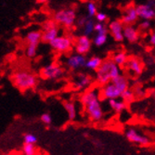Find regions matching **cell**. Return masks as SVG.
<instances>
[{"mask_svg": "<svg viewBox=\"0 0 155 155\" xmlns=\"http://www.w3.org/2000/svg\"><path fill=\"white\" fill-rule=\"evenodd\" d=\"M11 80L14 86L21 91L34 88L38 84V79L35 74L24 71L14 73L11 76Z\"/></svg>", "mask_w": 155, "mask_h": 155, "instance_id": "cell-3", "label": "cell"}, {"mask_svg": "<svg viewBox=\"0 0 155 155\" xmlns=\"http://www.w3.org/2000/svg\"><path fill=\"white\" fill-rule=\"evenodd\" d=\"M125 136L127 137V139L131 142L140 144V145H148L150 143V139L149 137L139 135L135 129H128L125 133Z\"/></svg>", "mask_w": 155, "mask_h": 155, "instance_id": "cell-11", "label": "cell"}, {"mask_svg": "<svg viewBox=\"0 0 155 155\" xmlns=\"http://www.w3.org/2000/svg\"><path fill=\"white\" fill-rule=\"evenodd\" d=\"M88 17H86V16H83V17H80L78 20H77V25L79 27H84V25H86L87 21H88Z\"/></svg>", "mask_w": 155, "mask_h": 155, "instance_id": "cell-34", "label": "cell"}, {"mask_svg": "<svg viewBox=\"0 0 155 155\" xmlns=\"http://www.w3.org/2000/svg\"><path fill=\"white\" fill-rule=\"evenodd\" d=\"M126 67H127L130 71L135 74H141L142 73V64L136 58H130L126 61Z\"/></svg>", "mask_w": 155, "mask_h": 155, "instance_id": "cell-15", "label": "cell"}, {"mask_svg": "<svg viewBox=\"0 0 155 155\" xmlns=\"http://www.w3.org/2000/svg\"><path fill=\"white\" fill-rule=\"evenodd\" d=\"M150 43L155 47V33H152L150 36Z\"/></svg>", "mask_w": 155, "mask_h": 155, "instance_id": "cell-37", "label": "cell"}, {"mask_svg": "<svg viewBox=\"0 0 155 155\" xmlns=\"http://www.w3.org/2000/svg\"><path fill=\"white\" fill-rule=\"evenodd\" d=\"M37 46L38 45H34V44H29L27 46L26 48V55L29 58H34L36 55V50H37Z\"/></svg>", "mask_w": 155, "mask_h": 155, "instance_id": "cell-30", "label": "cell"}, {"mask_svg": "<svg viewBox=\"0 0 155 155\" xmlns=\"http://www.w3.org/2000/svg\"><path fill=\"white\" fill-rule=\"evenodd\" d=\"M50 47L59 52H67L73 47V39L68 36H58L49 43Z\"/></svg>", "mask_w": 155, "mask_h": 155, "instance_id": "cell-6", "label": "cell"}, {"mask_svg": "<svg viewBox=\"0 0 155 155\" xmlns=\"http://www.w3.org/2000/svg\"><path fill=\"white\" fill-rule=\"evenodd\" d=\"M96 19H97V21L98 22L102 23L103 21H105L107 20V15H106L105 13H103V12H97L96 14Z\"/></svg>", "mask_w": 155, "mask_h": 155, "instance_id": "cell-33", "label": "cell"}, {"mask_svg": "<svg viewBox=\"0 0 155 155\" xmlns=\"http://www.w3.org/2000/svg\"><path fill=\"white\" fill-rule=\"evenodd\" d=\"M63 74V69L58 64H49L46 67H43L40 71V75L42 78L48 80H55L61 77Z\"/></svg>", "mask_w": 155, "mask_h": 155, "instance_id": "cell-5", "label": "cell"}, {"mask_svg": "<svg viewBox=\"0 0 155 155\" xmlns=\"http://www.w3.org/2000/svg\"><path fill=\"white\" fill-rule=\"evenodd\" d=\"M127 56L124 52H118L116 53L114 58H112V61H114L117 66H123L127 61Z\"/></svg>", "mask_w": 155, "mask_h": 155, "instance_id": "cell-24", "label": "cell"}, {"mask_svg": "<svg viewBox=\"0 0 155 155\" xmlns=\"http://www.w3.org/2000/svg\"><path fill=\"white\" fill-rule=\"evenodd\" d=\"M104 29H106V27L103 23L101 22H96L95 23V28H94V31H96L97 33H100L101 31H103Z\"/></svg>", "mask_w": 155, "mask_h": 155, "instance_id": "cell-35", "label": "cell"}, {"mask_svg": "<svg viewBox=\"0 0 155 155\" xmlns=\"http://www.w3.org/2000/svg\"><path fill=\"white\" fill-rule=\"evenodd\" d=\"M102 63V60L98 57H92L90 58L88 61H87V63H86V67L87 69H90V70H97L100 68V66L101 65Z\"/></svg>", "mask_w": 155, "mask_h": 155, "instance_id": "cell-23", "label": "cell"}, {"mask_svg": "<svg viewBox=\"0 0 155 155\" xmlns=\"http://www.w3.org/2000/svg\"><path fill=\"white\" fill-rule=\"evenodd\" d=\"M63 106L68 114V117L70 120H74L76 117V109L75 105L73 101H64Z\"/></svg>", "mask_w": 155, "mask_h": 155, "instance_id": "cell-22", "label": "cell"}, {"mask_svg": "<svg viewBox=\"0 0 155 155\" xmlns=\"http://www.w3.org/2000/svg\"><path fill=\"white\" fill-rule=\"evenodd\" d=\"M40 118H41V121L45 124H50L52 123V117L49 114H43Z\"/></svg>", "mask_w": 155, "mask_h": 155, "instance_id": "cell-32", "label": "cell"}, {"mask_svg": "<svg viewBox=\"0 0 155 155\" xmlns=\"http://www.w3.org/2000/svg\"><path fill=\"white\" fill-rule=\"evenodd\" d=\"M90 83H91V79H90V77L88 75L81 74L78 75V78L74 83L73 87L75 90H81V89H83L84 87H88L90 84Z\"/></svg>", "mask_w": 155, "mask_h": 155, "instance_id": "cell-14", "label": "cell"}, {"mask_svg": "<svg viewBox=\"0 0 155 155\" xmlns=\"http://www.w3.org/2000/svg\"><path fill=\"white\" fill-rule=\"evenodd\" d=\"M91 48V41L87 36H79L75 41V50L78 55L87 54Z\"/></svg>", "mask_w": 155, "mask_h": 155, "instance_id": "cell-9", "label": "cell"}, {"mask_svg": "<svg viewBox=\"0 0 155 155\" xmlns=\"http://www.w3.org/2000/svg\"><path fill=\"white\" fill-rule=\"evenodd\" d=\"M81 101L86 107L89 117L93 121H98L102 118L103 111L98 100V95L95 90H89L82 95Z\"/></svg>", "mask_w": 155, "mask_h": 155, "instance_id": "cell-1", "label": "cell"}, {"mask_svg": "<svg viewBox=\"0 0 155 155\" xmlns=\"http://www.w3.org/2000/svg\"><path fill=\"white\" fill-rule=\"evenodd\" d=\"M124 38L128 40L131 43H134L138 39V33L135 28L131 25H125L124 26Z\"/></svg>", "mask_w": 155, "mask_h": 155, "instance_id": "cell-16", "label": "cell"}, {"mask_svg": "<svg viewBox=\"0 0 155 155\" xmlns=\"http://www.w3.org/2000/svg\"><path fill=\"white\" fill-rule=\"evenodd\" d=\"M122 101L125 103V102H130L133 101L134 98V93L130 90V89H126L125 91H124L122 94H121V97Z\"/></svg>", "mask_w": 155, "mask_h": 155, "instance_id": "cell-28", "label": "cell"}, {"mask_svg": "<svg viewBox=\"0 0 155 155\" xmlns=\"http://www.w3.org/2000/svg\"><path fill=\"white\" fill-rule=\"evenodd\" d=\"M110 83L114 84V86L120 90L121 93H123L126 89H128V82L126 80V78L123 75H119L118 77L112 79L110 81Z\"/></svg>", "mask_w": 155, "mask_h": 155, "instance_id": "cell-18", "label": "cell"}, {"mask_svg": "<svg viewBox=\"0 0 155 155\" xmlns=\"http://www.w3.org/2000/svg\"><path fill=\"white\" fill-rule=\"evenodd\" d=\"M137 14L138 18H141L144 21H150L155 18V9L150 7L148 4H140L136 7Z\"/></svg>", "mask_w": 155, "mask_h": 155, "instance_id": "cell-8", "label": "cell"}, {"mask_svg": "<svg viewBox=\"0 0 155 155\" xmlns=\"http://www.w3.org/2000/svg\"><path fill=\"white\" fill-rule=\"evenodd\" d=\"M86 63H87L86 58H84L83 55H78V54L71 56L67 61L68 66L73 70H76V69H79L82 67H86Z\"/></svg>", "mask_w": 155, "mask_h": 155, "instance_id": "cell-12", "label": "cell"}, {"mask_svg": "<svg viewBox=\"0 0 155 155\" xmlns=\"http://www.w3.org/2000/svg\"><path fill=\"white\" fill-rule=\"evenodd\" d=\"M87 13H88V18L96 16L97 12V6L94 2H88L87 5Z\"/></svg>", "mask_w": 155, "mask_h": 155, "instance_id": "cell-31", "label": "cell"}, {"mask_svg": "<svg viewBox=\"0 0 155 155\" xmlns=\"http://www.w3.org/2000/svg\"><path fill=\"white\" fill-rule=\"evenodd\" d=\"M137 18L138 17H137V14L136 7L129 6L124 10V13L123 18H122V21H123V23H124L126 25H130V24L136 22Z\"/></svg>", "mask_w": 155, "mask_h": 155, "instance_id": "cell-13", "label": "cell"}, {"mask_svg": "<svg viewBox=\"0 0 155 155\" xmlns=\"http://www.w3.org/2000/svg\"><path fill=\"white\" fill-rule=\"evenodd\" d=\"M58 27H59V24L54 20H47L42 23V29H43V32H46V31H48L51 29H55V28H58Z\"/></svg>", "mask_w": 155, "mask_h": 155, "instance_id": "cell-25", "label": "cell"}, {"mask_svg": "<svg viewBox=\"0 0 155 155\" xmlns=\"http://www.w3.org/2000/svg\"><path fill=\"white\" fill-rule=\"evenodd\" d=\"M109 105L115 112H121L126 107V104L122 100H119V98H116V100H110Z\"/></svg>", "mask_w": 155, "mask_h": 155, "instance_id": "cell-21", "label": "cell"}, {"mask_svg": "<svg viewBox=\"0 0 155 155\" xmlns=\"http://www.w3.org/2000/svg\"><path fill=\"white\" fill-rule=\"evenodd\" d=\"M121 94L122 93L120 92V90L110 82L104 84L101 88V96L103 97V98H106L109 101L119 98L121 97Z\"/></svg>", "mask_w": 155, "mask_h": 155, "instance_id": "cell-7", "label": "cell"}, {"mask_svg": "<svg viewBox=\"0 0 155 155\" xmlns=\"http://www.w3.org/2000/svg\"><path fill=\"white\" fill-rule=\"evenodd\" d=\"M42 38V33L40 31H32L26 36V40L29 44H34V45H38L39 42L41 41Z\"/></svg>", "mask_w": 155, "mask_h": 155, "instance_id": "cell-20", "label": "cell"}, {"mask_svg": "<svg viewBox=\"0 0 155 155\" xmlns=\"http://www.w3.org/2000/svg\"><path fill=\"white\" fill-rule=\"evenodd\" d=\"M23 140H24L25 144H33V145H35L37 142L38 138L34 134H30L29 133V134H25L23 136Z\"/></svg>", "mask_w": 155, "mask_h": 155, "instance_id": "cell-29", "label": "cell"}, {"mask_svg": "<svg viewBox=\"0 0 155 155\" xmlns=\"http://www.w3.org/2000/svg\"><path fill=\"white\" fill-rule=\"evenodd\" d=\"M94 28H95V22H94V21L88 20L87 21L86 25L84 26V35L88 37V35H90L93 33Z\"/></svg>", "mask_w": 155, "mask_h": 155, "instance_id": "cell-26", "label": "cell"}, {"mask_svg": "<svg viewBox=\"0 0 155 155\" xmlns=\"http://www.w3.org/2000/svg\"><path fill=\"white\" fill-rule=\"evenodd\" d=\"M59 33H60V28H55V29H51L46 32L42 33V38L41 41L45 42V43H50L52 40H54L55 38H57L59 36Z\"/></svg>", "mask_w": 155, "mask_h": 155, "instance_id": "cell-17", "label": "cell"}, {"mask_svg": "<svg viewBox=\"0 0 155 155\" xmlns=\"http://www.w3.org/2000/svg\"><path fill=\"white\" fill-rule=\"evenodd\" d=\"M119 75H121L120 68L112 61V60H106L102 61L100 68L97 70V80L103 86Z\"/></svg>", "mask_w": 155, "mask_h": 155, "instance_id": "cell-2", "label": "cell"}, {"mask_svg": "<svg viewBox=\"0 0 155 155\" xmlns=\"http://www.w3.org/2000/svg\"><path fill=\"white\" fill-rule=\"evenodd\" d=\"M109 31L116 41L124 40V25L120 21H112L109 24Z\"/></svg>", "mask_w": 155, "mask_h": 155, "instance_id": "cell-10", "label": "cell"}, {"mask_svg": "<svg viewBox=\"0 0 155 155\" xmlns=\"http://www.w3.org/2000/svg\"><path fill=\"white\" fill-rule=\"evenodd\" d=\"M22 152L23 155H35L36 154V148L33 144H23L22 146Z\"/></svg>", "mask_w": 155, "mask_h": 155, "instance_id": "cell-27", "label": "cell"}, {"mask_svg": "<svg viewBox=\"0 0 155 155\" xmlns=\"http://www.w3.org/2000/svg\"><path fill=\"white\" fill-rule=\"evenodd\" d=\"M150 27V21H143L140 23V29L142 30H148Z\"/></svg>", "mask_w": 155, "mask_h": 155, "instance_id": "cell-36", "label": "cell"}, {"mask_svg": "<svg viewBox=\"0 0 155 155\" xmlns=\"http://www.w3.org/2000/svg\"><path fill=\"white\" fill-rule=\"evenodd\" d=\"M108 39V30L107 28L104 29L103 31L97 33V35L94 37V44L97 47H101L103 45H105V43L107 42Z\"/></svg>", "mask_w": 155, "mask_h": 155, "instance_id": "cell-19", "label": "cell"}, {"mask_svg": "<svg viewBox=\"0 0 155 155\" xmlns=\"http://www.w3.org/2000/svg\"><path fill=\"white\" fill-rule=\"evenodd\" d=\"M75 11L73 8H65L58 10L53 15V20L56 22L65 27H72L75 21Z\"/></svg>", "mask_w": 155, "mask_h": 155, "instance_id": "cell-4", "label": "cell"}, {"mask_svg": "<svg viewBox=\"0 0 155 155\" xmlns=\"http://www.w3.org/2000/svg\"><path fill=\"white\" fill-rule=\"evenodd\" d=\"M147 4L150 6V7H151V8H155V1L154 0H149V1L147 2Z\"/></svg>", "mask_w": 155, "mask_h": 155, "instance_id": "cell-38", "label": "cell"}]
</instances>
